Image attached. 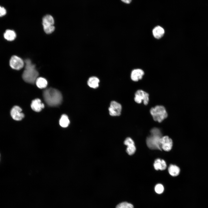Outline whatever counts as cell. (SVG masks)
I'll return each instance as SVG.
<instances>
[{
  "instance_id": "cell-5",
  "label": "cell",
  "mask_w": 208,
  "mask_h": 208,
  "mask_svg": "<svg viewBox=\"0 0 208 208\" xmlns=\"http://www.w3.org/2000/svg\"><path fill=\"white\" fill-rule=\"evenodd\" d=\"M24 62L21 58L16 55H14L10 59L9 64L13 69L18 70L23 67Z\"/></svg>"
},
{
  "instance_id": "cell-18",
  "label": "cell",
  "mask_w": 208,
  "mask_h": 208,
  "mask_svg": "<svg viewBox=\"0 0 208 208\" xmlns=\"http://www.w3.org/2000/svg\"><path fill=\"white\" fill-rule=\"evenodd\" d=\"M35 83L37 86L40 89L46 88L48 84L46 79L42 77H38Z\"/></svg>"
},
{
  "instance_id": "cell-11",
  "label": "cell",
  "mask_w": 208,
  "mask_h": 208,
  "mask_svg": "<svg viewBox=\"0 0 208 208\" xmlns=\"http://www.w3.org/2000/svg\"><path fill=\"white\" fill-rule=\"evenodd\" d=\"M31 106L34 111L36 112H39L44 107V105L41 102L40 99H36L32 101Z\"/></svg>"
},
{
  "instance_id": "cell-16",
  "label": "cell",
  "mask_w": 208,
  "mask_h": 208,
  "mask_svg": "<svg viewBox=\"0 0 208 208\" xmlns=\"http://www.w3.org/2000/svg\"><path fill=\"white\" fill-rule=\"evenodd\" d=\"M3 36L5 39L8 41H13L16 37V34L13 30H6L3 34Z\"/></svg>"
},
{
  "instance_id": "cell-22",
  "label": "cell",
  "mask_w": 208,
  "mask_h": 208,
  "mask_svg": "<svg viewBox=\"0 0 208 208\" xmlns=\"http://www.w3.org/2000/svg\"><path fill=\"white\" fill-rule=\"evenodd\" d=\"M155 190L158 194H161L164 190V187L163 185L161 184H159L157 185L155 187Z\"/></svg>"
},
{
  "instance_id": "cell-9",
  "label": "cell",
  "mask_w": 208,
  "mask_h": 208,
  "mask_svg": "<svg viewBox=\"0 0 208 208\" xmlns=\"http://www.w3.org/2000/svg\"><path fill=\"white\" fill-rule=\"evenodd\" d=\"M21 108L18 106H15L12 109L10 114L12 118L16 120H21L24 117V115L22 112Z\"/></svg>"
},
{
  "instance_id": "cell-6",
  "label": "cell",
  "mask_w": 208,
  "mask_h": 208,
  "mask_svg": "<svg viewBox=\"0 0 208 208\" xmlns=\"http://www.w3.org/2000/svg\"><path fill=\"white\" fill-rule=\"evenodd\" d=\"M149 100V94L147 92L142 90H138L136 92L134 100L137 103H140L143 101L145 105H147Z\"/></svg>"
},
{
  "instance_id": "cell-2",
  "label": "cell",
  "mask_w": 208,
  "mask_h": 208,
  "mask_svg": "<svg viewBox=\"0 0 208 208\" xmlns=\"http://www.w3.org/2000/svg\"><path fill=\"white\" fill-rule=\"evenodd\" d=\"M25 63V69L22 75L23 79L27 83L33 84L38 77V73L35 68V65L30 60H26Z\"/></svg>"
},
{
  "instance_id": "cell-10",
  "label": "cell",
  "mask_w": 208,
  "mask_h": 208,
  "mask_svg": "<svg viewBox=\"0 0 208 208\" xmlns=\"http://www.w3.org/2000/svg\"><path fill=\"white\" fill-rule=\"evenodd\" d=\"M124 144L127 146V153L129 155H132L135 153L136 148L132 139L129 137L127 138L124 141Z\"/></svg>"
},
{
  "instance_id": "cell-12",
  "label": "cell",
  "mask_w": 208,
  "mask_h": 208,
  "mask_svg": "<svg viewBox=\"0 0 208 208\" xmlns=\"http://www.w3.org/2000/svg\"><path fill=\"white\" fill-rule=\"evenodd\" d=\"M144 73L141 69H136L133 70L131 73V78L134 81H138L142 79Z\"/></svg>"
},
{
  "instance_id": "cell-26",
  "label": "cell",
  "mask_w": 208,
  "mask_h": 208,
  "mask_svg": "<svg viewBox=\"0 0 208 208\" xmlns=\"http://www.w3.org/2000/svg\"><path fill=\"white\" fill-rule=\"evenodd\" d=\"M127 208H134V207L132 204L128 203Z\"/></svg>"
},
{
  "instance_id": "cell-19",
  "label": "cell",
  "mask_w": 208,
  "mask_h": 208,
  "mask_svg": "<svg viewBox=\"0 0 208 208\" xmlns=\"http://www.w3.org/2000/svg\"><path fill=\"white\" fill-rule=\"evenodd\" d=\"M168 172L173 177L178 176L180 172V169L177 166L173 165H170L168 168Z\"/></svg>"
},
{
  "instance_id": "cell-17",
  "label": "cell",
  "mask_w": 208,
  "mask_h": 208,
  "mask_svg": "<svg viewBox=\"0 0 208 208\" xmlns=\"http://www.w3.org/2000/svg\"><path fill=\"white\" fill-rule=\"evenodd\" d=\"M54 23V18L53 16L50 15H46L42 18L43 26L53 25Z\"/></svg>"
},
{
  "instance_id": "cell-4",
  "label": "cell",
  "mask_w": 208,
  "mask_h": 208,
  "mask_svg": "<svg viewBox=\"0 0 208 208\" xmlns=\"http://www.w3.org/2000/svg\"><path fill=\"white\" fill-rule=\"evenodd\" d=\"M150 112L154 120L159 122H161L168 116L166 109L162 105H157L152 108Z\"/></svg>"
},
{
  "instance_id": "cell-24",
  "label": "cell",
  "mask_w": 208,
  "mask_h": 208,
  "mask_svg": "<svg viewBox=\"0 0 208 208\" xmlns=\"http://www.w3.org/2000/svg\"><path fill=\"white\" fill-rule=\"evenodd\" d=\"M128 203L126 202H122L118 204L116 208H127Z\"/></svg>"
},
{
  "instance_id": "cell-1",
  "label": "cell",
  "mask_w": 208,
  "mask_h": 208,
  "mask_svg": "<svg viewBox=\"0 0 208 208\" xmlns=\"http://www.w3.org/2000/svg\"><path fill=\"white\" fill-rule=\"evenodd\" d=\"M43 96L46 103L50 106H57L61 103L62 101V97L60 92L52 88L45 89L43 92Z\"/></svg>"
},
{
  "instance_id": "cell-7",
  "label": "cell",
  "mask_w": 208,
  "mask_h": 208,
  "mask_svg": "<svg viewBox=\"0 0 208 208\" xmlns=\"http://www.w3.org/2000/svg\"><path fill=\"white\" fill-rule=\"evenodd\" d=\"M122 107L121 105L115 101H112L108 110L110 115L112 116H119L121 113Z\"/></svg>"
},
{
  "instance_id": "cell-21",
  "label": "cell",
  "mask_w": 208,
  "mask_h": 208,
  "mask_svg": "<svg viewBox=\"0 0 208 208\" xmlns=\"http://www.w3.org/2000/svg\"><path fill=\"white\" fill-rule=\"evenodd\" d=\"M45 32L47 34H50L53 32L55 29L53 25L43 26Z\"/></svg>"
},
{
  "instance_id": "cell-15",
  "label": "cell",
  "mask_w": 208,
  "mask_h": 208,
  "mask_svg": "<svg viewBox=\"0 0 208 208\" xmlns=\"http://www.w3.org/2000/svg\"><path fill=\"white\" fill-rule=\"evenodd\" d=\"M99 79L98 78L96 77L92 76L88 79L87 84L90 87L95 89L99 87Z\"/></svg>"
},
{
  "instance_id": "cell-14",
  "label": "cell",
  "mask_w": 208,
  "mask_h": 208,
  "mask_svg": "<svg viewBox=\"0 0 208 208\" xmlns=\"http://www.w3.org/2000/svg\"><path fill=\"white\" fill-rule=\"evenodd\" d=\"M152 32L154 37L157 39L161 38L163 36L165 33L164 29L159 26L155 27L153 29Z\"/></svg>"
},
{
  "instance_id": "cell-13",
  "label": "cell",
  "mask_w": 208,
  "mask_h": 208,
  "mask_svg": "<svg viewBox=\"0 0 208 208\" xmlns=\"http://www.w3.org/2000/svg\"><path fill=\"white\" fill-rule=\"evenodd\" d=\"M153 166L155 169L156 170H164L166 167L165 161L164 160L160 159H157L155 160Z\"/></svg>"
},
{
  "instance_id": "cell-8",
  "label": "cell",
  "mask_w": 208,
  "mask_h": 208,
  "mask_svg": "<svg viewBox=\"0 0 208 208\" xmlns=\"http://www.w3.org/2000/svg\"><path fill=\"white\" fill-rule=\"evenodd\" d=\"M160 143L161 148L164 150L166 151H170L172 146V140L167 136L162 137L160 139Z\"/></svg>"
},
{
  "instance_id": "cell-3",
  "label": "cell",
  "mask_w": 208,
  "mask_h": 208,
  "mask_svg": "<svg viewBox=\"0 0 208 208\" xmlns=\"http://www.w3.org/2000/svg\"><path fill=\"white\" fill-rule=\"evenodd\" d=\"M151 135L146 139V142L147 146L151 149L161 150V145L160 142L162 137V134L159 129L154 128L151 131Z\"/></svg>"
},
{
  "instance_id": "cell-20",
  "label": "cell",
  "mask_w": 208,
  "mask_h": 208,
  "mask_svg": "<svg viewBox=\"0 0 208 208\" xmlns=\"http://www.w3.org/2000/svg\"><path fill=\"white\" fill-rule=\"evenodd\" d=\"M70 123V120L67 116L66 114L62 115L60 120L59 124L62 127H67Z\"/></svg>"
},
{
  "instance_id": "cell-23",
  "label": "cell",
  "mask_w": 208,
  "mask_h": 208,
  "mask_svg": "<svg viewBox=\"0 0 208 208\" xmlns=\"http://www.w3.org/2000/svg\"><path fill=\"white\" fill-rule=\"evenodd\" d=\"M7 11L5 8L0 5V17L5 16L7 14Z\"/></svg>"
},
{
  "instance_id": "cell-25",
  "label": "cell",
  "mask_w": 208,
  "mask_h": 208,
  "mask_svg": "<svg viewBox=\"0 0 208 208\" xmlns=\"http://www.w3.org/2000/svg\"><path fill=\"white\" fill-rule=\"evenodd\" d=\"M121 0L123 2H124L125 3H126V4L130 3L132 1V0Z\"/></svg>"
}]
</instances>
